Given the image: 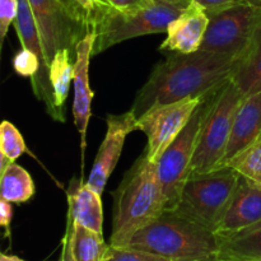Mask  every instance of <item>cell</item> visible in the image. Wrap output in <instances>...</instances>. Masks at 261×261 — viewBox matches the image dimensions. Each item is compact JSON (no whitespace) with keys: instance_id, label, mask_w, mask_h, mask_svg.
<instances>
[{"instance_id":"1","label":"cell","mask_w":261,"mask_h":261,"mask_svg":"<svg viewBox=\"0 0 261 261\" xmlns=\"http://www.w3.org/2000/svg\"><path fill=\"white\" fill-rule=\"evenodd\" d=\"M241 60L205 50L175 53L153 68L135 97L132 111L140 117L155 106L204 96L232 79Z\"/></svg>"},{"instance_id":"2","label":"cell","mask_w":261,"mask_h":261,"mask_svg":"<svg viewBox=\"0 0 261 261\" xmlns=\"http://www.w3.org/2000/svg\"><path fill=\"white\" fill-rule=\"evenodd\" d=\"M115 208L110 245L125 247L135 233L154 222L166 211V198L157 162L145 152L125 173L114 193Z\"/></svg>"},{"instance_id":"3","label":"cell","mask_w":261,"mask_h":261,"mask_svg":"<svg viewBox=\"0 0 261 261\" xmlns=\"http://www.w3.org/2000/svg\"><path fill=\"white\" fill-rule=\"evenodd\" d=\"M127 247L145 250L172 261H198L217 256L219 239L213 231L175 212L165 211L154 222L138 231Z\"/></svg>"},{"instance_id":"4","label":"cell","mask_w":261,"mask_h":261,"mask_svg":"<svg viewBox=\"0 0 261 261\" xmlns=\"http://www.w3.org/2000/svg\"><path fill=\"white\" fill-rule=\"evenodd\" d=\"M240 177L241 175L229 166H222L209 172L193 173L172 212L216 233Z\"/></svg>"},{"instance_id":"5","label":"cell","mask_w":261,"mask_h":261,"mask_svg":"<svg viewBox=\"0 0 261 261\" xmlns=\"http://www.w3.org/2000/svg\"><path fill=\"white\" fill-rule=\"evenodd\" d=\"M242 99L244 96L232 79L217 91L201 126L191 163V175L209 172L222 165L231 137L234 115Z\"/></svg>"},{"instance_id":"6","label":"cell","mask_w":261,"mask_h":261,"mask_svg":"<svg viewBox=\"0 0 261 261\" xmlns=\"http://www.w3.org/2000/svg\"><path fill=\"white\" fill-rule=\"evenodd\" d=\"M221 88V87H219ZM219 88L204 96L182 132L167 147L157 161L158 176L166 198V211H173L180 200L186 181L191 175V163L198 145L204 119Z\"/></svg>"},{"instance_id":"7","label":"cell","mask_w":261,"mask_h":261,"mask_svg":"<svg viewBox=\"0 0 261 261\" xmlns=\"http://www.w3.org/2000/svg\"><path fill=\"white\" fill-rule=\"evenodd\" d=\"M182 10V8L166 0H153L147 7L132 13H121L115 9L97 28L94 55L130 38L153 33H167L170 23Z\"/></svg>"},{"instance_id":"8","label":"cell","mask_w":261,"mask_h":261,"mask_svg":"<svg viewBox=\"0 0 261 261\" xmlns=\"http://www.w3.org/2000/svg\"><path fill=\"white\" fill-rule=\"evenodd\" d=\"M261 27V8L242 4L209 15L200 50L244 59Z\"/></svg>"},{"instance_id":"9","label":"cell","mask_w":261,"mask_h":261,"mask_svg":"<svg viewBox=\"0 0 261 261\" xmlns=\"http://www.w3.org/2000/svg\"><path fill=\"white\" fill-rule=\"evenodd\" d=\"M204 96L189 97L172 103L155 106L138 117L137 127L147 137L145 154L150 161L157 162L168 145L182 132Z\"/></svg>"},{"instance_id":"10","label":"cell","mask_w":261,"mask_h":261,"mask_svg":"<svg viewBox=\"0 0 261 261\" xmlns=\"http://www.w3.org/2000/svg\"><path fill=\"white\" fill-rule=\"evenodd\" d=\"M40 31L47 63L63 48L75 53L76 43L87 35L86 30L69 13L63 0H28Z\"/></svg>"},{"instance_id":"11","label":"cell","mask_w":261,"mask_h":261,"mask_svg":"<svg viewBox=\"0 0 261 261\" xmlns=\"http://www.w3.org/2000/svg\"><path fill=\"white\" fill-rule=\"evenodd\" d=\"M137 121L138 117L132 110L121 115L107 116L106 135L102 140L91 175L86 182L89 188L101 195L106 188L110 176L119 162L126 137L134 130H138Z\"/></svg>"},{"instance_id":"12","label":"cell","mask_w":261,"mask_h":261,"mask_svg":"<svg viewBox=\"0 0 261 261\" xmlns=\"http://www.w3.org/2000/svg\"><path fill=\"white\" fill-rule=\"evenodd\" d=\"M97 33L94 31L88 32L75 47V61H74V102L73 116L74 124L81 134L82 149V171L84 168V153H86V137L91 117V105L93 99V92L89 87V63L94 55V43Z\"/></svg>"},{"instance_id":"13","label":"cell","mask_w":261,"mask_h":261,"mask_svg":"<svg viewBox=\"0 0 261 261\" xmlns=\"http://www.w3.org/2000/svg\"><path fill=\"white\" fill-rule=\"evenodd\" d=\"M209 24V15L193 0L167 28V38L161 43V51L190 54L200 50Z\"/></svg>"},{"instance_id":"14","label":"cell","mask_w":261,"mask_h":261,"mask_svg":"<svg viewBox=\"0 0 261 261\" xmlns=\"http://www.w3.org/2000/svg\"><path fill=\"white\" fill-rule=\"evenodd\" d=\"M260 221L261 188L241 176L216 234L219 237L228 236L256 224Z\"/></svg>"},{"instance_id":"15","label":"cell","mask_w":261,"mask_h":261,"mask_svg":"<svg viewBox=\"0 0 261 261\" xmlns=\"http://www.w3.org/2000/svg\"><path fill=\"white\" fill-rule=\"evenodd\" d=\"M261 139V91L244 97L234 115L231 137L227 145L223 162L226 166L240 153Z\"/></svg>"},{"instance_id":"16","label":"cell","mask_w":261,"mask_h":261,"mask_svg":"<svg viewBox=\"0 0 261 261\" xmlns=\"http://www.w3.org/2000/svg\"><path fill=\"white\" fill-rule=\"evenodd\" d=\"M68 213L74 222L103 234V206L101 194L89 188L83 180H71L68 189Z\"/></svg>"},{"instance_id":"17","label":"cell","mask_w":261,"mask_h":261,"mask_svg":"<svg viewBox=\"0 0 261 261\" xmlns=\"http://www.w3.org/2000/svg\"><path fill=\"white\" fill-rule=\"evenodd\" d=\"M218 239L217 257L221 261H261V221Z\"/></svg>"},{"instance_id":"18","label":"cell","mask_w":261,"mask_h":261,"mask_svg":"<svg viewBox=\"0 0 261 261\" xmlns=\"http://www.w3.org/2000/svg\"><path fill=\"white\" fill-rule=\"evenodd\" d=\"M36 193L32 176L22 166L12 162L0 173V199L12 204L31 200Z\"/></svg>"},{"instance_id":"19","label":"cell","mask_w":261,"mask_h":261,"mask_svg":"<svg viewBox=\"0 0 261 261\" xmlns=\"http://www.w3.org/2000/svg\"><path fill=\"white\" fill-rule=\"evenodd\" d=\"M232 81L244 97L261 91V27Z\"/></svg>"},{"instance_id":"20","label":"cell","mask_w":261,"mask_h":261,"mask_svg":"<svg viewBox=\"0 0 261 261\" xmlns=\"http://www.w3.org/2000/svg\"><path fill=\"white\" fill-rule=\"evenodd\" d=\"M109 245L99 234L73 221L71 251L75 261H103Z\"/></svg>"},{"instance_id":"21","label":"cell","mask_w":261,"mask_h":261,"mask_svg":"<svg viewBox=\"0 0 261 261\" xmlns=\"http://www.w3.org/2000/svg\"><path fill=\"white\" fill-rule=\"evenodd\" d=\"M74 19L86 30V32H96L115 10L109 0H63Z\"/></svg>"},{"instance_id":"22","label":"cell","mask_w":261,"mask_h":261,"mask_svg":"<svg viewBox=\"0 0 261 261\" xmlns=\"http://www.w3.org/2000/svg\"><path fill=\"white\" fill-rule=\"evenodd\" d=\"M70 55L71 51L69 48L59 50L48 64V75L53 86L55 105L61 111H64L71 79H74V64L70 61Z\"/></svg>"},{"instance_id":"23","label":"cell","mask_w":261,"mask_h":261,"mask_svg":"<svg viewBox=\"0 0 261 261\" xmlns=\"http://www.w3.org/2000/svg\"><path fill=\"white\" fill-rule=\"evenodd\" d=\"M226 166L232 167L242 177L261 188V139L247 148L245 152L240 153Z\"/></svg>"},{"instance_id":"24","label":"cell","mask_w":261,"mask_h":261,"mask_svg":"<svg viewBox=\"0 0 261 261\" xmlns=\"http://www.w3.org/2000/svg\"><path fill=\"white\" fill-rule=\"evenodd\" d=\"M24 153H27V147L23 135L12 122L4 120L0 125V154L15 162Z\"/></svg>"},{"instance_id":"25","label":"cell","mask_w":261,"mask_h":261,"mask_svg":"<svg viewBox=\"0 0 261 261\" xmlns=\"http://www.w3.org/2000/svg\"><path fill=\"white\" fill-rule=\"evenodd\" d=\"M103 261H172L161 255L134 249V247H116L109 245Z\"/></svg>"},{"instance_id":"26","label":"cell","mask_w":261,"mask_h":261,"mask_svg":"<svg viewBox=\"0 0 261 261\" xmlns=\"http://www.w3.org/2000/svg\"><path fill=\"white\" fill-rule=\"evenodd\" d=\"M18 14V0H0V42H4L10 24Z\"/></svg>"},{"instance_id":"27","label":"cell","mask_w":261,"mask_h":261,"mask_svg":"<svg viewBox=\"0 0 261 261\" xmlns=\"http://www.w3.org/2000/svg\"><path fill=\"white\" fill-rule=\"evenodd\" d=\"M195 2L205 9L208 15H213L234 5L242 4L244 0H195Z\"/></svg>"},{"instance_id":"28","label":"cell","mask_w":261,"mask_h":261,"mask_svg":"<svg viewBox=\"0 0 261 261\" xmlns=\"http://www.w3.org/2000/svg\"><path fill=\"white\" fill-rule=\"evenodd\" d=\"M71 224H73V218L68 213V217H66V229L65 234H64L63 240H61V252L59 261H75L73 256V251H71Z\"/></svg>"},{"instance_id":"29","label":"cell","mask_w":261,"mask_h":261,"mask_svg":"<svg viewBox=\"0 0 261 261\" xmlns=\"http://www.w3.org/2000/svg\"><path fill=\"white\" fill-rule=\"evenodd\" d=\"M112 7L121 13H132L149 5L153 0H109Z\"/></svg>"},{"instance_id":"30","label":"cell","mask_w":261,"mask_h":261,"mask_svg":"<svg viewBox=\"0 0 261 261\" xmlns=\"http://www.w3.org/2000/svg\"><path fill=\"white\" fill-rule=\"evenodd\" d=\"M13 218L12 203L0 199V226L4 228V236L10 237V223Z\"/></svg>"},{"instance_id":"31","label":"cell","mask_w":261,"mask_h":261,"mask_svg":"<svg viewBox=\"0 0 261 261\" xmlns=\"http://www.w3.org/2000/svg\"><path fill=\"white\" fill-rule=\"evenodd\" d=\"M166 2L171 3V4L176 5V7H178V8H182V9H185V8L188 7V5L190 4L193 0H166Z\"/></svg>"},{"instance_id":"32","label":"cell","mask_w":261,"mask_h":261,"mask_svg":"<svg viewBox=\"0 0 261 261\" xmlns=\"http://www.w3.org/2000/svg\"><path fill=\"white\" fill-rule=\"evenodd\" d=\"M0 261H25L20 257L15 256V255H8V254H2L0 255Z\"/></svg>"},{"instance_id":"33","label":"cell","mask_w":261,"mask_h":261,"mask_svg":"<svg viewBox=\"0 0 261 261\" xmlns=\"http://www.w3.org/2000/svg\"><path fill=\"white\" fill-rule=\"evenodd\" d=\"M244 3H246V4H251V5H255V7L261 8V0H244Z\"/></svg>"},{"instance_id":"34","label":"cell","mask_w":261,"mask_h":261,"mask_svg":"<svg viewBox=\"0 0 261 261\" xmlns=\"http://www.w3.org/2000/svg\"><path fill=\"white\" fill-rule=\"evenodd\" d=\"M198 261H221V260H219L217 256H213V257H208V259H203V260H198Z\"/></svg>"}]
</instances>
